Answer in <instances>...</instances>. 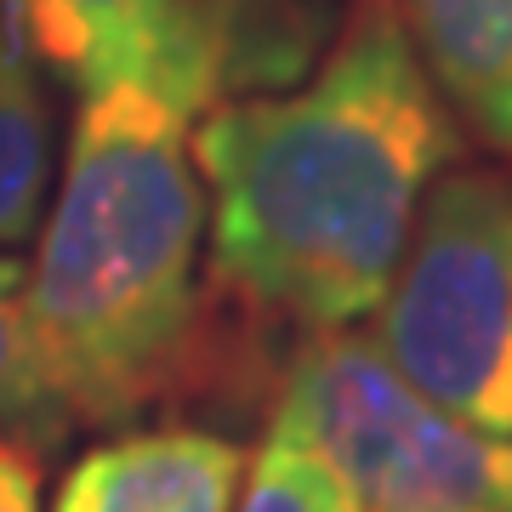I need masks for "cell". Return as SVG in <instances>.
<instances>
[{"label": "cell", "mask_w": 512, "mask_h": 512, "mask_svg": "<svg viewBox=\"0 0 512 512\" xmlns=\"http://www.w3.org/2000/svg\"><path fill=\"white\" fill-rule=\"evenodd\" d=\"M211 268L228 296L302 336L382 308L461 131L382 0H353L325 63L194 126Z\"/></svg>", "instance_id": "1"}, {"label": "cell", "mask_w": 512, "mask_h": 512, "mask_svg": "<svg viewBox=\"0 0 512 512\" xmlns=\"http://www.w3.org/2000/svg\"><path fill=\"white\" fill-rule=\"evenodd\" d=\"M194 114L143 86L80 97L23 279L46 439L126 427L194 382L205 336Z\"/></svg>", "instance_id": "2"}, {"label": "cell", "mask_w": 512, "mask_h": 512, "mask_svg": "<svg viewBox=\"0 0 512 512\" xmlns=\"http://www.w3.org/2000/svg\"><path fill=\"white\" fill-rule=\"evenodd\" d=\"M376 348L421 399L512 439V177L450 165L376 308Z\"/></svg>", "instance_id": "3"}, {"label": "cell", "mask_w": 512, "mask_h": 512, "mask_svg": "<svg viewBox=\"0 0 512 512\" xmlns=\"http://www.w3.org/2000/svg\"><path fill=\"white\" fill-rule=\"evenodd\" d=\"M268 427L313 444L365 512H512V439L433 410L353 330L296 342Z\"/></svg>", "instance_id": "4"}, {"label": "cell", "mask_w": 512, "mask_h": 512, "mask_svg": "<svg viewBox=\"0 0 512 512\" xmlns=\"http://www.w3.org/2000/svg\"><path fill=\"white\" fill-rule=\"evenodd\" d=\"M23 46L80 97L143 86L200 120L239 63L222 0H6Z\"/></svg>", "instance_id": "5"}, {"label": "cell", "mask_w": 512, "mask_h": 512, "mask_svg": "<svg viewBox=\"0 0 512 512\" xmlns=\"http://www.w3.org/2000/svg\"><path fill=\"white\" fill-rule=\"evenodd\" d=\"M245 450L200 427H154L97 444L57 490L52 512H234Z\"/></svg>", "instance_id": "6"}, {"label": "cell", "mask_w": 512, "mask_h": 512, "mask_svg": "<svg viewBox=\"0 0 512 512\" xmlns=\"http://www.w3.org/2000/svg\"><path fill=\"white\" fill-rule=\"evenodd\" d=\"M427 80L484 148L512 160V0H382Z\"/></svg>", "instance_id": "7"}, {"label": "cell", "mask_w": 512, "mask_h": 512, "mask_svg": "<svg viewBox=\"0 0 512 512\" xmlns=\"http://www.w3.org/2000/svg\"><path fill=\"white\" fill-rule=\"evenodd\" d=\"M52 160V97L35 52L23 46L18 23L0 0V251L23 245L40 228L52 194Z\"/></svg>", "instance_id": "8"}, {"label": "cell", "mask_w": 512, "mask_h": 512, "mask_svg": "<svg viewBox=\"0 0 512 512\" xmlns=\"http://www.w3.org/2000/svg\"><path fill=\"white\" fill-rule=\"evenodd\" d=\"M234 512H365L353 484L313 444L268 427V439L245 467V490Z\"/></svg>", "instance_id": "9"}, {"label": "cell", "mask_w": 512, "mask_h": 512, "mask_svg": "<svg viewBox=\"0 0 512 512\" xmlns=\"http://www.w3.org/2000/svg\"><path fill=\"white\" fill-rule=\"evenodd\" d=\"M23 279L29 262L0 251V421L12 427L6 439L23 444H52L46 439V416H40L35 370H29V325H23Z\"/></svg>", "instance_id": "10"}, {"label": "cell", "mask_w": 512, "mask_h": 512, "mask_svg": "<svg viewBox=\"0 0 512 512\" xmlns=\"http://www.w3.org/2000/svg\"><path fill=\"white\" fill-rule=\"evenodd\" d=\"M46 467L40 450L23 439H0V512H40Z\"/></svg>", "instance_id": "11"}]
</instances>
